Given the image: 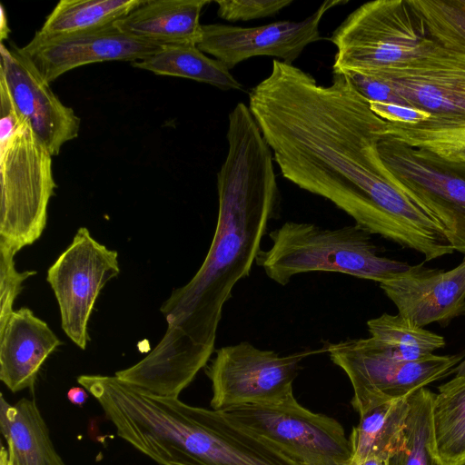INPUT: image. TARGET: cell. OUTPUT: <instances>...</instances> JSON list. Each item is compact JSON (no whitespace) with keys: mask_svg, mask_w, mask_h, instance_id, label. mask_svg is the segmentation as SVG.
Wrapping results in <instances>:
<instances>
[{"mask_svg":"<svg viewBox=\"0 0 465 465\" xmlns=\"http://www.w3.org/2000/svg\"><path fill=\"white\" fill-rule=\"evenodd\" d=\"M371 337L389 354L402 361H417L444 347V338L418 327L400 314L383 313L367 322Z\"/></svg>","mask_w":465,"mask_h":465,"instance_id":"obj_25","label":"cell"},{"mask_svg":"<svg viewBox=\"0 0 465 465\" xmlns=\"http://www.w3.org/2000/svg\"><path fill=\"white\" fill-rule=\"evenodd\" d=\"M17 252L0 243V327L15 311L13 305L23 289L24 281L36 273L35 271H16L14 258Z\"/></svg>","mask_w":465,"mask_h":465,"instance_id":"obj_28","label":"cell"},{"mask_svg":"<svg viewBox=\"0 0 465 465\" xmlns=\"http://www.w3.org/2000/svg\"><path fill=\"white\" fill-rule=\"evenodd\" d=\"M0 243L19 252L42 235L56 184L53 155L0 79Z\"/></svg>","mask_w":465,"mask_h":465,"instance_id":"obj_4","label":"cell"},{"mask_svg":"<svg viewBox=\"0 0 465 465\" xmlns=\"http://www.w3.org/2000/svg\"><path fill=\"white\" fill-rule=\"evenodd\" d=\"M223 412L301 465H345L351 460L341 423L304 408L294 395L279 403L243 405Z\"/></svg>","mask_w":465,"mask_h":465,"instance_id":"obj_8","label":"cell"},{"mask_svg":"<svg viewBox=\"0 0 465 465\" xmlns=\"http://www.w3.org/2000/svg\"><path fill=\"white\" fill-rule=\"evenodd\" d=\"M360 465H384V461L377 458H369Z\"/></svg>","mask_w":465,"mask_h":465,"instance_id":"obj_36","label":"cell"},{"mask_svg":"<svg viewBox=\"0 0 465 465\" xmlns=\"http://www.w3.org/2000/svg\"><path fill=\"white\" fill-rule=\"evenodd\" d=\"M333 74H367L424 54L435 41L407 0H375L352 11L333 31Z\"/></svg>","mask_w":465,"mask_h":465,"instance_id":"obj_6","label":"cell"},{"mask_svg":"<svg viewBox=\"0 0 465 465\" xmlns=\"http://www.w3.org/2000/svg\"><path fill=\"white\" fill-rule=\"evenodd\" d=\"M0 465H13L8 450L3 444H1L0 450Z\"/></svg>","mask_w":465,"mask_h":465,"instance_id":"obj_34","label":"cell"},{"mask_svg":"<svg viewBox=\"0 0 465 465\" xmlns=\"http://www.w3.org/2000/svg\"><path fill=\"white\" fill-rule=\"evenodd\" d=\"M0 79L7 86L18 112L45 144L53 156L75 139L81 119L64 104L32 59L22 48L1 43Z\"/></svg>","mask_w":465,"mask_h":465,"instance_id":"obj_13","label":"cell"},{"mask_svg":"<svg viewBox=\"0 0 465 465\" xmlns=\"http://www.w3.org/2000/svg\"><path fill=\"white\" fill-rule=\"evenodd\" d=\"M111 420L121 439L160 465H301L221 411L134 387Z\"/></svg>","mask_w":465,"mask_h":465,"instance_id":"obj_3","label":"cell"},{"mask_svg":"<svg viewBox=\"0 0 465 465\" xmlns=\"http://www.w3.org/2000/svg\"><path fill=\"white\" fill-rule=\"evenodd\" d=\"M435 393L420 388L409 396L401 450L387 465H439L431 454L432 402Z\"/></svg>","mask_w":465,"mask_h":465,"instance_id":"obj_26","label":"cell"},{"mask_svg":"<svg viewBox=\"0 0 465 465\" xmlns=\"http://www.w3.org/2000/svg\"><path fill=\"white\" fill-rule=\"evenodd\" d=\"M459 465H465V461H464V462H462V463H460V464H459Z\"/></svg>","mask_w":465,"mask_h":465,"instance_id":"obj_39","label":"cell"},{"mask_svg":"<svg viewBox=\"0 0 465 465\" xmlns=\"http://www.w3.org/2000/svg\"><path fill=\"white\" fill-rule=\"evenodd\" d=\"M226 138L211 246L194 276L161 306L167 330L144 357L146 366L163 379L191 380L206 366L223 308L235 284L250 274L268 223L279 214L273 154L245 104L238 103L229 114Z\"/></svg>","mask_w":465,"mask_h":465,"instance_id":"obj_2","label":"cell"},{"mask_svg":"<svg viewBox=\"0 0 465 465\" xmlns=\"http://www.w3.org/2000/svg\"><path fill=\"white\" fill-rule=\"evenodd\" d=\"M345 75L350 78L356 89L370 102L388 103L403 106H411L388 84L380 80L357 74Z\"/></svg>","mask_w":465,"mask_h":465,"instance_id":"obj_30","label":"cell"},{"mask_svg":"<svg viewBox=\"0 0 465 465\" xmlns=\"http://www.w3.org/2000/svg\"><path fill=\"white\" fill-rule=\"evenodd\" d=\"M454 371L456 372V377L465 378V359L461 361L457 367H455Z\"/></svg>","mask_w":465,"mask_h":465,"instance_id":"obj_35","label":"cell"},{"mask_svg":"<svg viewBox=\"0 0 465 465\" xmlns=\"http://www.w3.org/2000/svg\"><path fill=\"white\" fill-rule=\"evenodd\" d=\"M215 4L220 18L236 22L274 16L292 0H219Z\"/></svg>","mask_w":465,"mask_h":465,"instance_id":"obj_29","label":"cell"},{"mask_svg":"<svg viewBox=\"0 0 465 465\" xmlns=\"http://www.w3.org/2000/svg\"><path fill=\"white\" fill-rule=\"evenodd\" d=\"M371 235L357 224L329 229L289 221L269 232L272 244L255 262L282 286L305 272H339L382 283L410 270L407 262L380 255Z\"/></svg>","mask_w":465,"mask_h":465,"instance_id":"obj_5","label":"cell"},{"mask_svg":"<svg viewBox=\"0 0 465 465\" xmlns=\"http://www.w3.org/2000/svg\"><path fill=\"white\" fill-rule=\"evenodd\" d=\"M62 341L25 307L0 327V380L14 393L33 388L47 357Z\"/></svg>","mask_w":465,"mask_h":465,"instance_id":"obj_17","label":"cell"},{"mask_svg":"<svg viewBox=\"0 0 465 465\" xmlns=\"http://www.w3.org/2000/svg\"><path fill=\"white\" fill-rule=\"evenodd\" d=\"M399 314L423 328L448 323L465 312V257L450 271L411 265L398 277L380 283Z\"/></svg>","mask_w":465,"mask_h":465,"instance_id":"obj_16","label":"cell"},{"mask_svg":"<svg viewBox=\"0 0 465 465\" xmlns=\"http://www.w3.org/2000/svg\"><path fill=\"white\" fill-rule=\"evenodd\" d=\"M432 402L431 454L439 465L465 461V378L440 385Z\"/></svg>","mask_w":465,"mask_h":465,"instance_id":"obj_22","label":"cell"},{"mask_svg":"<svg viewBox=\"0 0 465 465\" xmlns=\"http://www.w3.org/2000/svg\"><path fill=\"white\" fill-rule=\"evenodd\" d=\"M408 398L383 403L360 415L349 438L354 464L360 465L369 458L385 461L401 450Z\"/></svg>","mask_w":465,"mask_h":465,"instance_id":"obj_21","label":"cell"},{"mask_svg":"<svg viewBox=\"0 0 465 465\" xmlns=\"http://www.w3.org/2000/svg\"><path fill=\"white\" fill-rule=\"evenodd\" d=\"M209 0H143L114 25L126 35L163 46L196 45L203 29L200 16Z\"/></svg>","mask_w":465,"mask_h":465,"instance_id":"obj_18","label":"cell"},{"mask_svg":"<svg viewBox=\"0 0 465 465\" xmlns=\"http://www.w3.org/2000/svg\"><path fill=\"white\" fill-rule=\"evenodd\" d=\"M1 12H0V15H1V19H0V38H1V43H4V40H7L8 39V35H9V33H10V29H9V26H8V20H7V15H6V12H5V9L3 5H1Z\"/></svg>","mask_w":465,"mask_h":465,"instance_id":"obj_33","label":"cell"},{"mask_svg":"<svg viewBox=\"0 0 465 465\" xmlns=\"http://www.w3.org/2000/svg\"><path fill=\"white\" fill-rule=\"evenodd\" d=\"M346 3L348 0L324 1L310 16L298 22L279 21L253 27L203 25L197 46L229 70L242 61L262 55L292 64L307 45L322 39L319 27L324 15Z\"/></svg>","mask_w":465,"mask_h":465,"instance_id":"obj_11","label":"cell"},{"mask_svg":"<svg viewBox=\"0 0 465 465\" xmlns=\"http://www.w3.org/2000/svg\"><path fill=\"white\" fill-rule=\"evenodd\" d=\"M0 430L13 465H65L35 400L11 404L1 393Z\"/></svg>","mask_w":465,"mask_h":465,"instance_id":"obj_20","label":"cell"},{"mask_svg":"<svg viewBox=\"0 0 465 465\" xmlns=\"http://www.w3.org/2000/svg\"><path fill=\"white\" fill-rule=\"evenodd\" d=\"M364 75L388 84L412 107L436 115L465 117V51L435 42L417 58Z\"/></svg>","mask_w":465,"mask_h":465,"instance_id":"obj_12","label":"cell"},{"mask_svg":"<svg viewBox=\"0 0 465 465\" xmlns=\"http://www.w3.org/2000/svg\"><path fill=\"white\" fill-rule=\"evenodd\" d=\"M323 349L347 374L353 389L351 404L360 415L383 403L408 398L447 376L464 356L431 354L417 361H402L389 354L371 337L329 342Z\"/></svg>","mask_w":465,"mask_h":465,"instance_id":"obj_7","label":"cell"},{"mask_svg":"<svg viewBox=\"0 0 465 465\" xmlns=\"http://www.w3.org/2000/svg\"><path fill=\"white\" fill-rule=\"evenodd\" d=\"M437 44L465 51V8L456 0H407Z\"/></svg>","mask_w":465,"mask_h":465,"instance_id":"obj_27","label":"cell"},{"mask_svg":"<svg viewBox=\"0 0 465 465\" xmlns=\"http://www.w3.org/2000/svg\"><path fill=\"white\" fill-rule=\"evenodd\" d=\"M119 272L117 252L97 242L85 227L77 230L71 244L47 271L62 329L82 350L89 341L88 322L96 299Z\"/></svg>","mask_w":465,"mask_h":465,"instance_id":"obj_10","label":"cell"},{"mask_svg":"<svg viewBox=\"0 0 465 465\" xmlns=\"http://www.w3.org/2000/svg\"><path fill=\"white\" fill-rule=\"evenodd\" d=\"M459 5L465 8V0H456Z\"/></svg>","mask_w":465,"mask_h":465,"instance_id":"obj_37","label":"cell"},{"mask_svg":"<svg viewBox=\"0 0 465 465\" xmlns=\"http://www.w3.org/2000/svg\"><path fill=\"white\" fill-rule=\"evenodd\" d=\"M381 139L407 147L433 167L465 173V117L430 114L412 124L386 122Z\"/></svg>","mask_w":465,"mask_h":465,"instance_id":"obj_19","label":"cell"},{"mask_svg":"<svg viewBox=\"0 0 465 465\" xmlns=\"http://www.w3.org/2000/svg\"><path fill=\"white\" fill-rule=\"evenodd\" d=\"M378 149L385 165L442 227L453 250L465 256V177L433 167L386 139H380Z\"/></svg>","mask_w":465,"mask_h":465,"instance_id":"obj_14","label":"cell"},{"mask_svg":"<svg viewBox=\"0 0 465 465\" xmlns=\"http://www.w3.org/2000/svg\"><path fill=\"white\" fill-rule=\"evenodd\" d=\"M315 352L280 355L248 341L221 347L206 369L212 383V409L224 411L284 401L293 395L292 384L302 361Z\"/></svg>","mask_w":465,"mask_h":465,"instance_id":"obj_9","label":"cell"},{"mask_svg":"<svg viewBox=\"0 0 465 465\" xmlns=\"http://www.w3.org/2000/svg\"><path fill=\"white\" fill-rule=\"evenodd\" d=\"M371 110L388 123L412 124L427 120L430 113L411 106L370 102Z\"/></svg>","mask_w":465,"mask_h":465,"instance_id":"obj_31","label":"cell"},{"mask_svg":"<svg viewBox=\"0 0 465 465\" xmlns=\"http://www.w3.org/2000/svg\"><path fill=\"white\" fill-rule=\"evenodd\" d=\"M160 47L137 40L112 24L53 36L35 33L32 40L21 48L51 83L79 66L106 61L134 63L152 55Z\"/></svg>","mask_w":465,"mask_h":465,"instance_id":"obj_15","label":"cell"},{"mask_svg":"<svg viewBox=\"0 0 465 465\" xmlns=\"http://www.w3.org/2000/svg\"><path fill=\"white\" fill-rule=\"evenodd\" d=\"M249 108L282 176L323 197L371 234L388 236L407 203L381 158L386 121L342 74L321 85L309 73L274 59L249 93Z\"/></svg>","mask_w":465,"mask_h":465,"instance_id":"obj_1","label":"cell"},{"mask_svg":"<svg viewBox=\"0 0 465 465\" xmlns=\"http://www.w3.org/2000/svg\"><path fill=\"white\" fill-rule=\"evenodd\" d=\"M132 65L155 74L205 83L222 90L242 88L222 62L208 57L196 45H163L152 55L132 63Z\"/></svg>","mask_w":465,"mask_h":465,"instance_id":"obj_23","label":"cell"},{"mask_svg":"<svg viewBox=\"0 0 465 465\" xmlns=\"http://www.w3.org/2000/svg\"><path fill=\"white\" fill-rule=\"evenodd\" d=\"M384 465H387L386 461H384Z\"/></svg>","mask_w":465,"mask_h":465,"instance_id":"obj_40","label":"cell"},{"mask_svg":"<svg viewBox=\"0 0 465 465\" xmlns=\"http://www.w3.org/2000/svg\"><path fill=\"white\" fill-rule=\"evenodd\" d=\"M88 391L84 387H73L67 391L68 401L76 406H83L88 399Z\"/></svg>","mask_w":465,"mask_h":465,"instance_id":"obj_32","label":"cell"},{"mask_svg":"<svg viewBox=\"0 0 465 465\" xmlns=\"http://www.w3.org/2000/svg\"><path fill=\"white\" fill-rule=\"evenodd\" d=\"M345 465H356V464H354V463L351 460L349 463H347V464H345Z\"/></svg>","mask_w":465,"mask_h":465,"instance_id":"obj_38","label":"cell"},{"mask_svg":"<svg viewBox=\"0 0 465 465\" xmlns=\"http://www.w3.org/2000/svg\"><path fill=\"white\" fill-rule=\"evenodd\" d=\"M143 0H61L36 34L44 36L65 35L114 24Z\"/></svg>","mask_w":465,"mask_h":465,"instance_id":"obj_24","label":"cell"}]
</instances>
